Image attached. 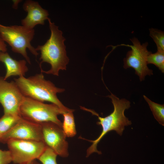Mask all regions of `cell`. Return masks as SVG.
Listing matches in <instances>:
<instances>
[{"label":"cell","mask_w":164,"mask_h":164,"mask_svg":"<svg viewBox=\"0 0 164 164\" xmlns=\"http://www.w3.org/2000/svg\"><path fill=\"white\" fill-rule=\"evenodd\" d=\"M47 20L51 31L50 37L44 45H38L35 49L41 53V72L58 76L60 70H66L69 62L64 44L66 39L58 27L50 18Z\"/></svg>","instance_id":"6da1fadb"},{"label":"cell","mask_w":164,"mask_h":164,"mask_svg":"<svg viewBox=\"0 0 164 164\" xmlns=\"http://www.w3.org/2000/svg\"><path fill=\"white\" fill-rule=\"evenodd\" d=\"M107 97L111 99L114 109L112 112L105 117H101L94 110L80 106L82 109L89 111L92 114L97 116L99 121L97 122V124L101 125L102 128L101 134L94 140H88L80 137V138L92 143L91 145L87 150L86 157L94 152L99 154H101V152L97 150V146L101 140L108 132L112 130L115 131L117 134L121 136L125 129V127L132 124L131 121L129 120L124 114L125 110L130 107V102L125 98L120 99L111 93L110 95Z\"/></svg>","instance_id":"7a4b0ae2"},{"label":"cell","mask_w":164,"mask_h":164,"mask_svg":"<svg viewBox=\"0 0 164 164\" xmlns=\"http://www.w3.org/2000/svg\"><path fill=\"white\" fill-rule=\"evenodd\" d=\"M14 80L25 96L43 102H50L65 112L74 110L65 106L57 96V93L62 92L65 89L57 87L50 81L46 80L42 72L27 78L19 77Z\"/></svg>","instance_id":"3957f363"},{"label":"cell","mask_w":164,"mask_h":164,"mask_svg":"<svg viewBox=\"0 0 164 164\" xmlns=\"http://www.w3.org/2000/svg\"><path fill=\"white\" fill-rule=\"evenodd\" d=\"M20 113L22 118L29 121L39 124L52 122L62 128V123L57 117L65 112L54 104H45L25 96Z\"/></svg>","instance_id":"277c9868"},{"label":"cell","mask_w":164,"mask_h":164,"mask_svg":"<svg viewBox=\"0 0 164 164\" xmlns=\"http://www.w3.org/2000/svg\"><path fill=\"white\" fill-rule=\"evenodd\" d=\"M35 35L34 29H29L23 26H5L0 24V36L8 43L13 52L19 53L29 64L31 61L26 49L36 57L39 53L31 44Z\"/></svg>","instance_id":"5b68a950"},{"label":"cell","mask_w":164,"mask_h":164,"mask_svg":"<svg viewBox=\"0 0 164 164\" xmlns=\"http://www.w3.org/2000/svg\"><path fill=\"white\" fill-rule=\"evenodd\" d=\"M15 164H23L38 159L47 147L43 141L11 139L6 143Z\"/></svg>","instance_id":"8992f818"},{"label":"cell","mask_w":164,"mask_h":164,"mask_svg":"<svg viewBox=\"0 0 164 164\" xmlns=\"http://www.w3.org/2000/svg\"><path fill=\"white\" fill-rule=\"evenodd\" d=\"M130 40L133 45H128L131 50L128 52L126 57L124 59L123 67L125 69L133 68L141 81L144 80L146 75H153L152 70L149 69L147 65V57L152 52L147 49L148 43L141 44L135 37Z\"/></svg>","instance_id":"52a82bcc"},{"label":"cell","mask_w":164,"mask_h":164,"mask_svg":"<svg viewBox=\"0 0 164 164\" xmlns=\"http://www.w3.org/2000/svg\"><path fill=\"white\" fill-rule=\"evenodd\" d=\"M24 97L15 81L8 82L0 77V103L4 114L21 117L20 108Z\"/></svg>","instance_id":"ba28073f"},{"label":"cell","mask_w":164,"mask_h":164,"mask_svg":"<svg viewBox=\"0 0 164 164\" xmlns=\"http://www.w3.org/2000/svg\"><path fill=\"white\" fill-rule=\"evenodd\" d=\"M40 124L43 141L46 146L53 150L57 155L67 157L69 155L68 143L62 128L52 122Z\"/></svg>","instance_id":"9c48e42d"},{"label":"cell","mask_w":164,"mask_h":164,"mask_svg":"<svg viewBox=\"0 0 164 164\" xmlns=\"http://www.w3.org/2000/svg\"><path fill=\"white\" fill-rule=\"evenodd\" d=\"M11 139L43 141L41 125L22 118L11 129L2 135L0 142L6 143Z\"/></svg>","instance_id":"30bf717a"},{"label":"cell","mask_w":164,"mask_h":164,"mask_svg":"<svg viewBox=\"0 0 164 164\" xmlns=\"http://www.w3.org/2000/svg\"><path fill=\"white\" fill-rule=\"evenodd\" d=\"M23 8L27 15L21 20V24L29 29H33L38 24L44 25L45 20L49 18L48 11L43 8L37 2L26 0L23 4Z\"/></svg>","instance_id":"8fae6325"},{"label":"cell","mask_w":164,"mask_h":164,"mask_svg":"<svg viewBox=\"0 0 164 164\" xmlns=\"http://www.w3.org/2000/svg\"><path fill=\"white\" fill-rule=\"evenodd\" d=\"M0 62L4 63L6 67V73L4 77L5 80L13 76H24L28 70L26 60H15L7 52H0Z\"/></svg>","instance_id":"7c38bea8"},{"label":"cell","mask_w":164,"mask_h":164,"mask_svg":"<svg viewBox=\"0 0 164 164\" xmlns=\"http://www.w3.org/2000/svg\"><path fill=\"white\" fill-rule=\"evenodd\" d=\"M74 111L64 113L62 129L66 137H72L76 134L74 118L73 114Z\"/></svg>","instance_id":"4fadbf2b"},{"label":"cell","mask_w":164,"mask_h":164,"mask_svg":"<svg viewBox=\"0 0 164 164\" xmlns=\"http://www.w3.org/2000/svg\"><path fill=\"white\" fill-rule=\"evenodd\" d=\"M22 118L20 116L4 114L0 118V132L2 135L11 129Z\"/></svg>","instance_id":"5bb4252c"},{"label":"cell","mask_w":164,"mask_h":164,"mask_svg":"<svg viewBox=\"0 0 164 164\" xmlns=\"http://www.w3.org/2000/svg\"><path fill=\"white\" fill-rule=\"evenodd\" d=\"M143 97L147 102L153 114L159 123L164 126V104H159L152 101L145 95Z\"/></svg>","instance_id":"9a60e30c"},{"label":"cell","mask_w":164,"mask_h":164,"mask_svg":"<svg viewBox=\"0 0 164 164\" xmlns=\"http://www.w3.org/2000/svg\"><path fill=\"white\" fill-rule=\"evenodd\" d=\"M147 63L155 65L162 73H164V51H158L149 54L147 58Z\"/></svg>","instance_id":"2e32d148"},{"label":"cell","mask_w":164,"mask_h":164,"mask_svg":"<svg viewBox=\"0 0 164 164\" xmlns=\"http://www.w3.org/2000/svg\"><path fill=\"white\" fill-rule=\"evenodd\" d=\"M149 35L155 43L157 50L164 51V33L157 29H149Z\"/></svg>","instance_id":"e0dca14e"},{"label":"cell","mask_w":164,"mask_h":164,"mask_svg":"<svg viewBox=\"0 0 164 164\" xmlns=\"http://www.w3.org/2000/svg\"><path fill=\"white\" fill-rule=\"evenodd\" d=\"M57 155L51 149L47 147L38 159L42 164H57Z\"/></svg>","instance_id":"ac0fdd59"},{"label":"cell","mask_w":164,"mask_h":164,"mask_svg":"<svg viewBox=\"0 0 164 164\" xmlns=\"http://www.w3.org/2000/svg\"><path fill=\"white\" fill-rule=\"evenodd\" d=\"M12 162L10 151L0 149V164H9Z\"/></svg>","instance_id":"d6986e66"},{"label":"cell","mask_w":164,"mask_h":164,"mask_svg":"<svg viewBox=\"0 0 164 164\" xmlns=\"http://www.w3.org/2000/svg\"><path fill=\"white\" fill-rule=\"evenodd\" d=\"M7 50V45L0 36V52H6Z\"/></svg>","instance_id":"ffe728a7"},{"label":"cell","mask_w":164,"mask_h":164,"mask_svg":"<svg viewBox=\"0 0 164 164\" xmlns=\"http://www.w3.org/2000/svg\"><path fill=\"white\" fill-rule=\"evenodd\" d=\"M20 2V1L17 0V1H13V2H14L12 6L13 8L15 9H16L18 7V5L19 2Z\"/></svg>","instance_id":"44dd1931"},{"label":"cell","mask_w":164,"mask_h":164,"mask_svg":"<svg viewBox=\"0 0 164 164\" xmlns=\"http://www.w3.org/2000/svg\"><path fill=\"white\" fill-rule=\"evenodd\" d=\"M23 164H42L38 162L36 160H34L28 162L27 163Z\"/></svg>","instance_id":"7402d4cb"},{"label":"cell","mask_w":164,"mask_h":164,"mask_svg":"<svg viewBox=\"0 0 164 164\" xmlns=\"http://www.w3.org/2000/svg\"><path fill=\"white\" fill-rule=\"evenodd\" d=\"M2 135L1 133L0 132V138L1 137V136H2Z\"/></svg>","instance_id":"603a6c76"}]
</instances>
